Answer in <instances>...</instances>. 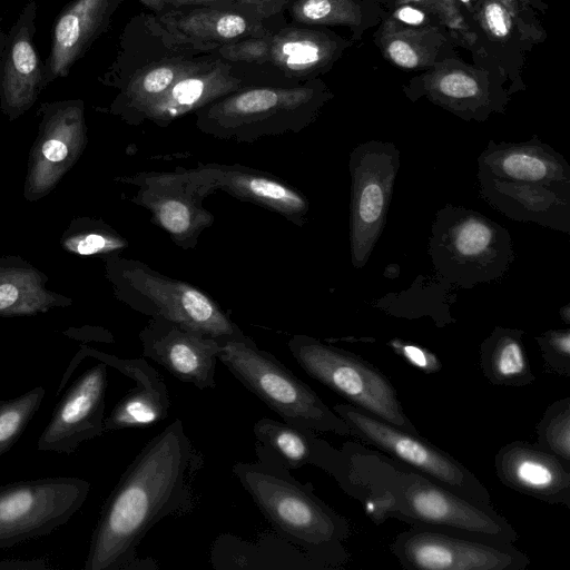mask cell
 <instances>
[{
	"mask_svg": "<svg viewBox=\"0 0 570 570\" xmlns=\"http://www.w3.org/2000/svg\"><path fill=\"white\" fill-rule=\"evenodd\" d=\"M342 49L335 35L288 26L225 45L217 52L245 67L262 86H295L325 72Z\"/></svg>",
	"mask_w": 570,
	"mask_h": 570,
	"instance_id": "obj_9",
	"label": "cell"
},
{
	"mask_svg": "<svg viewBox=\"0 0 570 570\" xmlns=\"http://www.w3.org/2000/svg\"><path fill=\"white\" fill-rule=\"evenodd\" d=\"M288 350L297 364L348 404L412 434H420L405 414L397 392L374 364L313 336L296 334Z\"/></svg>",
	"mask_w": 570,
	"mask_h": 570,
	"instance_id": "obj_8",
	"label": "cell"
},
{
	"mask_svg": "<svg viewBox=\"0 0 570 570\" xmlns=\"http://www.w3.org/2000/svg\"><path fill=\"white\" fill-rule=\"evenodd\" d=\"M39 132L30 151L24 196L37 200L48 194L72 167L87 144L83 102L42 104Z\"/></svg>",
	"mask_w": 570,
	"mask_h": 570,
	"instance_id": "obj_15",
	"label": "cell"
},
{
	"mask_svg": "<svg viewBox=\"0 0 570 570\" xmlns=\"http://www.w3.org/2000/svg\"><path fill=\"white\" fill-rule=\"evenodd\" d=\"M193 169L213 194L224 191L238 200L276 213L297 227L307 223V197L271 173L240 164L218 163L199 164Z\"/></svg>",
	"mask_w": 570,
	"mask_h": 570,
	"instance_id": "obj_18",
	"label": "cell"
},
{
	"mask_svg": "<svg viewBox=\"0 0 570 570\" xmlns=\"http://www.w3.org/2000/svg\"><path fill=\"white\" fill-rule=\"evenodd\" d=\"M78 355L92 357L109 365L136 382L105 417V431L153 425L168 416L170 399L160 374L144 358H119L94 348L83 347Z\"/></svg>",
	"mask_w": 570,
	"mask_h": 570,
	"instance_id": "obj_24",
	"label": "cell"
},
{
	"mask_svg": "<svg viewBox=\"0 0 570 570\" xmlns=\"http://www.w3.org/2000/svg\"><path fill=\"white\" fill-rule=\"evenodd\" d=\"M107 365L102 362L83 372L57 404L41 432L38 451L71 454L80 444L105 432Z\"/></svg>",
	"mask_w": 570,
	"mask_h": 570,
	"instance_id": "obj_16",
	"label": "cell"
},
{
	"mask_svg": "<svg viewBox=\"0 0 570 570\" xmlns=\"http://www.w3.org/2000/svg\"><path fill=\"white\" fill-rule=\"evenodd\" d=\"M333 410L347 423L352 436L389 454L463 499L483 508H493L490 491L474 473L421 434L406 432L348 403H337Z\"/></svg>",
	"mask_w": 570,
	"mask_h": 570,
	"instance_id": "obj_10",
	"label": "cell"
},
{
	"mask_svg": "<svg viewBox=\"0 0 570 570\" xmlns=\"http://www.w3.org/2000/svg\"><path fill=\"white\" fill-rule=\"evenodd\" d=\"M167 3L168 10L194 6H212L236 9L228 0H167Z\"/></svg>",
	"mask_w": 570,
	"mask_h": 570,
	"instance_id": "obj_45",
	"label": "cell"
},
{
	"mask_svg": "<svg viewBox=\"0 0 570 570\" xmlns=\"http://www.w3.org/2000/svg\"><path fill=\"white\" fill-rule=\"evenodd\" d=\"M236 9L252 13L262 21L281 13L288 0H228Z\"/></svg>",
	"mask_w": 570,
	"mask_h": 570,
	"instance_id": "obj_42",
	"label": "cell"
},
{
	"mask_svg": "<svg viewBox=\"0 0 570 570\" xmlns=\"http://www.w3.org/2000/svg\"><path fill=\"white\" fill-rule=\"evenodd\" d=\"M37 2L31 0L12 27L0 66L2 110L13 119L27 111L47 85L45 63L33 45Z\"/></svg>",
	"mask_w": 570,
	"mask_h": 570,
	"instance_id": "obj_23",
	"label": "cell"
},
{
	"mask_svg": "<svg viewBox=\"0 0 570 570\" xmlns=\"http://www.w3.org/2000/svg\"><path fill=\"white\" fill-rule=\"evenodd\" d=\"M389 345L412 366H415L428 374L436 373L442 367L438 356L428 348L412 343H405L400 340H392L389 342Z\"/></svg>",
	"mask_w": 570,
	"mask_h": 570,
	"instance_id": "obj_41",
	"label": "cell"
},
{
	"mask_svg": "<svg viewBox=\"0 0 570 570\" xmlns=\"http://www.w3.org/2000/svg\"><path fill=\"white\" fill-rule=\"evenodd\" d=\"M537 445L570 464V397L557 400L535 426Z\"/></svg>",
	"mask_w": 570,
	"mask_h": 570,
	"instance_id": "obj_37",
	"label": "cell"
},
{
	"mask_svg": "<svg viewBox=\"0 0 570 570\" xmlns=\"http://www.w3.org/2000/svg\"><path fill=\"white\" fill-rule=\"evenodd\" d=\"M440 33L433 28H412L393 19L385 21L381 35L384 56L404 69L423 68L432 63L440 46Z\"/></svg>",
	"mask_w": 570,
	"mask_h": 570,
	"instance_id": "obj_33",
	"label": "cell"
},
{
	"mask_svg": "<svg viewBox=\"0 0 570 570\" xmlns=\"http://www.w3.org/2000/svg\"><path fill=\"white\" fill-rule=\"evenodd\" d=\"M400 166L401 153L393 142L368 140L350 154V250L354 268L366 265L385 227Z\"/></svg>",
	"mask_w": 570,
	"mask_h": 570,
	"instance_id": "obj_11",
	"label": "cell"
},
{
	"mask_svg": "<svg viewBox=\"0 0 570 570\" xmlns=\"http://www.w3.org/2000/svg\"><path fill=\"white\" fill-rule=\"evenodd\" d=\"M400 564L411 570H524L529 557L514 544H497L461 534L411 525L391 544Z\"/></svg>",
	"mask_w": 570,
	"mask_h": 570,
	"instance_id": "obj_14",
	"label": "cell"
},
{
	"mask_svg": "<svg viewBox=\"0 0 570 570\" xmlns=\"http://www.w3.org/2000/svg\"><path fill=\"white\" fill-rule=\"evenodd\" d=\"M255 462H236L233 473L274 531L291 542L328 556L343 566L348 554L347 519L318 498L312 483H302L262 444Z\"/></svg>",
	"mask_w": 570,
	"mask_h": 570,
	"instance_id": "obj_2",
	"label": "cell"
},
{
	"mask_svg": "<svg viewBox=\"0 0 570 570\" xmlns=\"http://www.w3.org/2000/svg\"><path fill=\"white\" fill-rule=\"evenodd\" d=\"M203 454L176 419L154 435L121 474L107 498L92 532L85 570H155L153 558L137 548L166 518L194 509V481Z\"/></svg>",
	"mask_w": 570,
	"mask_h": 570,
	"instance_id": "obj_1",
	"label": "cell"
},
{
	"mask_svg": "<svg viewBox=\"0 0 570 570\" xmlns=\"http://www.w3.org/2000/svg\"><path fill=\"white\" fill-rule=\"evenodd\" d=\"M479 19L484 31L497 40L507 39L513 27V18L498 0H485Z\"/></svg>",
	"mask_w": 570,
	"mask_h": 570,
	"instance_id": "obj_40",
	"label": "cell"
},
{
	"mask_svg": "<svg viewBox=\"0 0 570 570\" xmlns=\"http://www.w3.org/2000/svg\"><path fill=\"white\" fill-rule=\"evenodd\" d=\"M50 566L43 559H10L0 560V570H46Z\"/></svg>",
	"mask_w": 570,
	"mask_h": 570,
	"instance_id": "obj_44",
	"label": "cell"
},
{
	"mask_svg": "<svg viewBox=\"0 0 570 570\" xmlns=\"http://www.w3.org/2000/svg\"><path fill=\"white\" fill-rule=\"evenodd\" d=\"M47 279L20 257H0V316L36 315L70 305V298L46 287Z\"/></svg>",
	"mask_w": 570,
	"mask_h": 570,
	"instance_id": "obj_29",
	"label": "cell"
},
{
	"mask_svg": "<svg viewBox=\"0 0 570 570\" xmlns=\"http://www.w3.org/2000/svg\"><path fill=\"white\" fill-rule=\"evenodd\" d=\"M61 246L80 256H100L105 259L120 254L129 243L102 219L82 217L76 219L62 235Z\"/></svg>",
	"mask_w": 570,
	"mask_h": 570,
	"instance_id": "obj_34",
	"label": "cell"
},
{
	"mask_svg": "<svg viewBox=\"0 0 570 570\" xmlns=\"http://www.w3.org/2000/svg\"><path fill=\"white\" fill-rule=\"evenodd\" d=\"M218 360L248 391L289 424L352 436L347 423L317 393L245 333L218 338Z\"/></svg>",
	"mask_w": 570,
	"mask_h": 570,
	"instance_id": "obj_7",
	"label": "cell"
},
{
	"mask_svg": "<svg viewBox=\"0 0 570 570\" xmlns=\"http://www.w3.org/2000/svg\"><path fill=\"white\" fill-rule=\"evenodd\" d=\"M217 57V50L170 37L153 12L132 17L120 35L116 59L101 79L118 89L109 112L128 125L139 126L146 107L179 77Z\"/></svg>",
	"mask_w": 570,
	"mask_h": 570,
	"instance_id": "obj_3",
	"label": "cell"
},
{
	"mask_svg": "<svg viewBox=\"0 0 570 570\" xmlns=\"http://www.w3.org/2000/svg\"><path fill=\"white\" fill-rule=\"evenodd\" d=\"M494 468L501 483L513 491L570 508V464L535 443L504 444L494 456Z\"/></svg>",
	"mask_w": 570,
	"mask_h": 570,
	"instance_id": "obj_20",
	"label": "cell"
},
{
	"mask_svg": "<svg viewBox=\"0 0 570 570\" xmlns=\"http://www.w3.org/2000/svg\"><path fill=\"white\" fill-rule=\"evenodd\" d=\"M503 7L508 10L512 18H515L520 12V1L519 0H498Z\"/></svg>",
	"mask_w": 570,
	"mask_h": 570,
	"instance_id": "obj_47",
	"label": "cell"
},
{
	"mask_svg": "<svg viewBox=\"0 0 570 570\" xmlns=\"http://www.w3.org/2000/svg\"><path fill=\"white\" fill-rule=\"evenodd\" d=\"M261 86L245 67L220 56L181 77L142 111L140 125L165 128L176 119L243 88Z\"/></svg>",
	"mask_w": 570,
	"mask_h": 570,
	"instance_id": "obj_19",
	"label": "cell"
},
{
	"mask_svg": "<svg viewBox=\"0 0 570 570\" xmlns=\"http://www.w3.org/2000/svg\"><path fill=\"white\" fill-rule=\"evenodd\" d=\"M547 373L570 376V328L549 330L535 336Z\"/></svg>",
	"mask_w": 570,
	"mask_h": 570,
	"instance_id": "obj_38",
	"label": "cell"
},
{
	"mask_svg": "<svg viewBox=\"0 0 570 570\" xmlns=\"http://www.w3.org/2000/svg\"><path fill=\"white\" fill-rule=\"evenodd\" d=\"M455 1L462 3L463 6H465L468 8V10L472 11V9H473L472 0H455Z\"/></svg>",
	"mask_w": 570,
	"mask_h": 570,
	"instance_id": "obj_49",
	"label": "cell"
},
{
	"mask_svg": "<svg viewBox=\"0 0 570 570\" xmlns=\"http://www.w3.org/2000/svg\"><path fill=\"white\" fill-rule=\"evenodd\" d=\"M87 480L50 476L0 485V549L48 535L80 510Z\"/></svg>",
	"mask_w": 570,
	"mask_h": 570,
	"instance_id": "obj_12",
	"label": "cell"
},
{
	"mask_svg": "<svg viewBox=\"0 0 570 570\" xmlns=\"http://www.w3.org/2000/svg\"><path fill=\"white\" fill-rule=\"evenodd\" d=\"M293 20L306 26L361 24L362 12L354 0H295L289 8Z\"/></svg>",
	"mask_w": 570,
	"mask_h": 570,
	"instance_id": "obj_35",
	"label": "cell"
},
{
	"mask_svg": "<svg viewBox=\"0 0 570 570\" xmlns=\"http://www.w3.org/2000/svg\"><path fill=\"white\" fill-rule=\"evenodd\" d=\"M424 94L465 120L483 121L499 107L479 76L463 68L436 70L425 79Z\"/></svg>",
	"mask_w": 570,
	"mask_h": 570,
	"instance_id": "obj_31",
	"label": "cell"
},
{
	"mask_svg": "<svg viewBox=\"0 0 570 570\" xmlns=\"http://www.w3.org/2000/svg\"><path fill=\"white\" fill-rule=\"evenodd\" d=\"M142 355L180 382L197 389L216 387L218 338L203 335L161 317H151L139 332Z\"/></svg>",
	"mask_w": 570,
	"mask_h": 570,
	"instance_id": "obj_17",
	"label": "cell"
},
{
	"mask_svg": "<svg viewBox=\"0 0 570 570\" xmlns=\"http://www.w3.org/2000/svg\"><path fill=\"white\" fill-rule=\"evenodd\" d=\"M397 4H419L431 13H434L442 24L463 43L472 45L475 33L470 30L455 0H396Z\"/></svg>",
	"mask_w": 570,
	"mask_h": 570,
	"instance_id": "obj_39",
	"label": "cell"
},
{
	"mask_svg": "<svg viewBox=\"0 0 570 570\" xmlns=\"http://www.w3.org/2000/svg\"><path fill=\"white\" fill-rule=\"evenodd\" d=\"M331 97L317 78L295 86H250L195 111L196 127L207 136L236 142L297 134L316 120Z\"/></svg>",
	"mask_w": 570,
	"mask_h": 570,
	"instance_id": "obj_4",
	"label": "cell"
},
{
	"mask_svg": "<svg viewBox=\"0 0 570 570\" xmlns=\"http://www.w3.org/2000/svg\"><path fill=\"white\" fill-rule=\"evenodd\" d=\"M560 316L563 318L566 324H570V305L567 304L560 309Z\"/></svg>",
	"mask_w": 570,
	"mask_h": 570,
	"instance_id": "obj_48",
	"label": "cell"
},
{
	"mask_svg": "<svg viewBox=\"0 0 570 570\" xmlns=\"http://www.w3.org/2000/svg\"><path fill=\"white\" fill-rule=\"evenodd\" d=\"M478 177L570 187V165L537 136L524 142L490 140L478 157Z\"/></svg>",
	"mask_w": 570,
	"mask_h": 570,
	"instance_id": "obj_26",
	"label": "cell"
},
{
	"mask_svg": "<svg viewBox=\"0 0 570 570\" xmlns=\"http://www.w3.org/2000/svg\"><path fill=\"white\" fill-rule=\"evenodd\" d=\"M154 14L177 41L214 51L269 30L256 16L234 8L194 6Z\"/></svg>",
	"mask_w": 570,
	"mask_h": 570,
	"instance_id": "obj_25",
	"label": "cell"
},
{
	"mask_svg": "<svg viewBox=\"0 0 570 570\" xmlns=\"http://www.w3.org/2000/svg\"><path fill=\"white\" fill-rule=\"evenodd\" d=\"M523 335L519 328L495 326L480 344V367L491 384L522 387L535 381Z\"/></svg>",
	"mask_w": 570,
	"mask_h": 570,
	"instance_id": "obj_32",
	"label": "cell"
},
{
	"mask_svg": "<svg viewBox=\"0 0 570 570\" xmlns=\"http://www.w3.org/2000/svg\"><path fill=\"white\" fill-rule=\"evenodd\" d=\"M210 563L218 570H327L343 567L335 559L302 548L278 533H263L255 541L223 533L212 546Z\"/></svg>",
	"mask_w": 570,
	"mask_h": 570,
	"instance_id": "obj_21",
	"label": "cell"
},
{
	"mask_svg": "<svg viewBox=\"0 0 570 570\" xmlns=\"http://www.w3.org/2000/svg\"><path fill=\"white\" fill-rule=\"evenodd\" d=\"M428 253L435 274L463 289L500 281L515 258L505 227L474 209L452 204L436 213Z\"/></svg>",
	"mask_w": 570,
	"mask_h": 570,
	"instance_id": "obj_5",
	"label": "cell"
},
{
	"mask_svg": "<svg viewBox=\"0 0 570 570\" xmlns=\"http://www.w3.org/2000/svg\"><path fill=\"white\" fill-rule=\"evenodd\" d=\"M45 394L42 386H36L14 399H0V458L19 440L39 410Z\"/></svg>",
	"mask_w": 570,
	"mask_h": 570,
	"instance_id": "obj_36",
	"label": "cell"
},
{
	"mask_svg": "<svg viewBox=\"0 0 570 570\" xmlns=\"http://www.w3.org/2000/svg\"><path fill=\"white\" fill-rule=\"evenodd\" d=\"M124 0H72L58 16L45 63L46 82L66 77L110 24Z\"/></svg>",
	"mask_w": 570,
	"mask_h": 570,
	"instance_id": "obj_27",
	"label": "cell"
},
{
	"mask_svg": "<svg viewBox=\"0 0 570 570\" xmlns=\"http://www.w3.org/2000/svg\"><path fill=\"white\" fill-rule=\"evenodd\" d=\"M253 431L256 442L288 470L312 465L334 478L341 468V450L320 438L316 431L271 417L256 421Z\"/></svg>",
	"mask_w": 570,
	"mask_h": 570,
	"instance_id": "obj_28",
	"label": "cell"
},
{
	"mask_svg": "<svg viewBox=\"0 0 570 570\" xmlns=\"http://www.w3.org/2000/svg\"><path fill=\"white\" fill-rule=\"evenodd\" d=\"M391 19L400 24L412 28L428 27L429 22L426 12L410 3L400 4L393 12Z\"/></svg>",
	"mask_w": 570,
	"mask_h": 570,
	"instance_id": "obj_43",
	"label": "cell"
},
{
	"mask_svg": "<svg viewBox=\"0 0 570 570\" xmlns=\"http://www.w3.org/2000/svg\"><path fill=\"white\" fill-rule=\"evenodd\" d=\"M153 13H163L168 11L167 0H137Z\"/></svg>",
	"mask_w": 570,
	"mask_h": 570,
	"instance_id": "obj_46",
	"label": "cell"
},
{
	"mask_svg": "<svg viewBox=\"0 0 570 570\" xmlns=\"http://www.w3.org/2000/svg\"><path fill=\"white\" fill-rule=\"evenodd\" d=\"M105 263L115 296L131 309L214 338L244 334L209 295L190 283L164 275L144 262L119 254L105 258Z\"/></svg>",
	"mask_w": 570,
	"mask_h": 570,
	"instance_id": "obj_6",
	"label": "cell"
},
{
	"mask_svg": "<svg viewBox=\"0 0 570 570\" xmlns=\"http://www.w3.org/2000/svg\"><path fill=\"white\" fill-rule=\"evenodd\" d=\"M117 180L137 188L129 200L145 208L151 223L179 248H195L200 235L215 222V216L204 206V199L213 193L193 168L139 171Z\"/></svg>",
	"mask_w": 570,
	"mask_h": 570,
	"instance_id": "obj_13",
	"label": "cell"
},
{
	"mask_svg": "<svg viewBox=\"0 0 570 570\" xmlns=\"http://www.w3.org/2000/svg\"><path fill=\"white\" fill-rule=\"evenodd\" d=\"M480 196L512 220L570 233V187L478 177Z\"/></svg>",
	"mask_w": 570,
	"mask_h": 570,
	"instance_id": "obj_22",
	"label": "cell"
},
{
	"mask_svg": "<svg viewBox=\"0 0 570 570\" xmlns=\"http://www.w3.org/2000/svg\"><path fill=\"white\" fill-rule=\"evenodd\" d=\"M456 287L439 275H419L411 286L387 293L372 302L383 313L406 320L430 317L438 327L453 324L456 320L451 307L456 302Z\"/></svg>",
	"mask_w": 570,
	"mask_h": 570,
	"instance_id": "obj_30",
	"label": "cell"
}]
</instances>
